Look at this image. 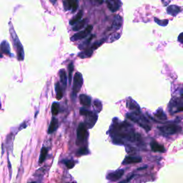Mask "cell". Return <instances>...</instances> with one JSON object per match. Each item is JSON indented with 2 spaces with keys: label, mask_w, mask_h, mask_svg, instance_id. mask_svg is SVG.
I'll list each match as a JSON object with an SVG mask.
<instances>
[{
  "label": "cell",
  "mask_w": 183,
  "mask_h": 183,
  "mask_svg": "<svg viewBox=\"0 0 183 183\" xmlns=\"http://www.w3.org/2000/svg\"><path fill=\"white\" fill-rule=\"evenodd\" d=\"M126 116L130 120L138 124L141 127L145 130V131L149 132L151 130V125L150 124V122L147 120V119L145 116L141 115L139 112L127 113Z\"/></svg>",
  "instance_id": "1"
},
{
  "label": "cell",
  "mask_w": 183,
  "mask_h": 183,
  "mask_svg": "<svg viewBox=\"0 0 183 183\" xmlns=\"http://www.w3.org/2000/svg\"><path fill=\"white\" fill-rule=\"evenodd\" d=\"M10 33L12 35V39L13 41V45L16 48V51L17 53V58L19 60L22 61L25 59V52H24V48L22 45L21 44L20 41L18 39V37L16 34V32L14 29H12V27L10 28Z\"/></svg>",
  "instance_id": "2"
},
{
  "label": "cell",
  "mask_w": 183,
  "mask_h": 183,
  "mask_svg": "<svg viewBox=\"0 0 183 183\" xmlns=\"http://www.w3.org/2000/svg\"><path fill=\"white\" fill-rule=\"evenodd\" d=\"M169 111L171 114L183 111V100L180 98H173L169 104Z\"/></svg>",
  "instance_id": "3"
},
{
  "label": "cell",
  "mask_w": 183,
  "mask_h": 183,
  "mask_svg": "<svg viewBox=\"0 0 183 183\" xmlns=\"http://www.w3.org/2000/svg\"><path fill=\"white\" fill-rule=\"evenodd\" d=\"M160 131L166 135H171V134H174L179 132L181 130L179 126L175 124H169V125H163L162 127H159Z\"/></svg>",
  "instance_id": "4"
},
{
  "label": "cell",
  "mask_w": 183,
  "mask_h": 183,
  "mask_svg": "<svg viewBox=\"0 0 183 183\" xmlns=\"http://www.w3.org/2000/svg\"><path fill=\"white\" fill-rule=\"evenodd\" d=\"M82 84H83V77L80 72H76L74 76L73 80V88H72V95H76V94L79 92L81 90Z\"/></svg>",
  "instance_id": "5"
},
{
  "label": "cell",
  "mask_w": 183,
  "mask_h": 183,
  "mask_svg": "<svg viewBox=\"0 0 183 183\" xmlns=\"http://www.w3.org/2000/svg\"><path fill=\"white\" fill-rule=\"evenodd\" d=\"M92 29H93L92 26L88 25V27H87L84 30H82V31L79 32H77V33H76L75 34H74V35L72 37L71 40L73 41V42H75V41H77V40H82V39L85 38L86 37H88L89 34L91 33Z\"/></svg>",
  "instance_id": "6"
},
{
  "label": "cell",
  "mask_w": 183,
  "mask_h": 183,
  "mask_svg": "<svg viewBox=\"0 0 183 183\" xmlns=\"http://www.w3.org/2000/svg\"><path fill=\"white\" fill-rule=\"evenodd\" d=\"M87 126L85 124L82 123H80L77 128V144H80L84 140L87 134Z\"/></svg>",
  "instance_id": "7"
},
{
  "label": "cell",
  "mask_w": 183,
  "mask_h": 183,
  "mask_svg": "<svg viewBox=\"0 0 183 183\" xmlns=\"http://www.w3.org/2000/svg\"><path fill=\"white\" fill-rule=\"evenodd\" d=\"M106 4L112 12H116L122 6L121 0H106Z\"/></svg>",
  "instance_id": "8"
},
{
  "label": "cell",
  "mask_w": 183,
  "mask_h": 183,
  "mask_svg": "<svg viewBox=\"0 0 183 183\" xmlns=\"http://www.w3.org/2000/svg\"><path fill=\"white\" fill-rule=\"evenodd\" d=\"M63 5L65 10H72V12H75L79 6V3L77 0H64L63 2Z\"/></svg>",
  "instance_id": "9"
},
{
  "label": "cell",
  "mask_w": 183,
  "mask_h": 183,
  "mask_svg": "<svg viewBox=\"0 0 183 183\" xmlns=\"http://www.w3.org/2000/svg\"><path fill=\"white\" fill-rule=\"evenodd\" d=\"M97 120V115L91 112L90 115L86 116L85 123H84V124H85L87 127L91 128L94 125H95Z\"/></svg>",
  "instance_id": "10"
},
{
  "label": "cell",
  "mask_w": 183,
  "mask_h": 183,
  "mask_svg": "<svg viewBox=\"0 0 183 183\" xmlns=\"http://www.w3.org/2000/svg\"><path fill=\"white\" fill-rule=\"evenodd\" d=\"M124 169H119V170L113 172V173H109L107 176V178L108 180H111V181H117V180L120 179V178L123 177L124 175Z\"/></svg>",
  "instance_id": "11"
},
{
  "label": "cell",
  "mask_w": 183,
  "mask_h": 183,
  "mask_svg": "<svg viewBox=\"0 0 183 183\" xmlns=\"http://www.w3.org/2000/svg\"><path fill=\"white\" fill-rule=\"evenodd\" d=\"M181 12H182L181 7L177 5H170L169 6L167 9V14L173 17L177 16V15Z\"/></svg>",
  "instance_id": "12"
},
{
  "label": "cell",
  "mask_w": 183,
  "mask_h": 183,
  "mask_svg": "<svg viewBox=\"0 0 183 183\" xmlns=\"http://www.w3.org/2000/svg\"><path fill=\"white\" fill-rule=\"evenodd\" d=\"M123 17L119 15H117L116 17H115L114 21L112 23V29L115 30V31H117V30L119 29L123 25Z\"/></svg>",
  "instance_id": "13"
},
{
  "label": "cell",
  "mask_w": 183,
  "mask_h": 183,
  "mask_svg": "<svg viewBox=\"0 0 183 183\" xmlns=\"http://www.w3.org/2000/svg\"><path fill=\"white\" fill-rule=\"evenodd\" d=\"M127 107L130 110H134L135 112H140V107L138 104L131 98H129L127 101Z\"/></svg>",
  "instance_id": "14"
},
{
  "label": "cell",
  "mask_w": 183,
  "mask_h": 183,
  "mask_svg": "<svg viewBox=\"0 0 183 183\" xmlns=\"http://www.w3.org/2000/svg\"><path fill=\"white\" fill-rule=\"evenodd\" d=\"M142 161L141 158L138 157H126L124 160L123 164V165H129V164H134V163H139Z\"/></svg>",
  "instance_id": "15"
},
{
  "label": "cell",
  "mask_w": 183,
  "mask_h": 183,
  "mask_svg": "<svg viewBox=\"0 0 183 183\" xmlns=\"http://www.w3.org/2000/svg\"><path fill=\"white\" fill-rule=\"evenodd\" d=\"M0 52H1L2 54H7V55L11 56L10 45H9L7 41L4 40L1 43V45H0Z\"/></svg>",
  "instance_id": "16"
},
{
  "label": "cell",
  "mask_w": 183,
  "mask_h": 183,
  "mask_svg": "<svg viewBox=\"0 0 183 183\" xmlns=\"http://www.w3.org/2000/svg\"><path fill=\"white\" fill-rule=\"evenodd\" d=\"M58 126H59V123H58L57 119L53 117V118L52 119L51 123H50V124H49V129H48V133L52 134V133H53L54 132H55L56 130H57Z\"/></svg>",
  "instance_id": "17"
},
{
  "label": "cell",
  "mask_w": 183,
  "mask_h": 183,
  "mask_svg": "<svg viewBox=\"0 0 183 183\" xmlns=\"http://www.w3.org/2000/svg\"><path fill=\"white\" fill-rule=\"evenodd\" d=\"M80 102L83 106L90 107L91 105V97L82 94V95H80Z\"/></svg>",
  "instance_id": "18"
},
{
  "label": "cell",
  "mask_w": 183,
  "mask_h": 183,
  "mask_svg": "<svg viewBox=\"0 0 183 183\" xmlns=\"http://www.w3.org/2000/svg\"><path fill=\"white\" fill-rule=\"evenodd\" d=\"M150 147L153 152H164L165 151L164 147L162 145H159L156 141H152L150 143Z\"/></svg>",
  "instance_id": "19"
},
{
  "label": "cell",
  "mask_w": 183,
  "mask_h": 183,
  "mask_svg": "<svg viewBox=\"0 0 183 183\" xmlns=\"http://www.w3.org/2000/svg\"><path fill=\"white\" fill-rule=\"evenodd\" d=\"M87 21H88V19H82V20H80L79 22H77L76 25H75L73 26V31L75 32H78L80 31V29H82V28L84 27V26L87 24Z\"/></svg>",
  "instance_id": "20"
},
{
  "label": "cell",
  "mask_w": 183,
  "mask_h": 183,
  "mask_svg": "<svg viewBox=\"0 0 183 183\" xmlns=\"http://www.w3.org/2000/svg\"><path fill=\"white\" fill-rule=\"evenodd\" d=\"M60 81H61V82H62V84L63 85V87H64V88H66L67 77L65 69H62L60 71Z\"/></svg>",
  "instance_id": "21"
},
{
  "label": "cell",
  "mask_w": 183,
  "mask_h": 183,
  "mask_svg": "<svg viewBox=\"0 0 183 183\" xmlns=\"http://www.w3.org/2000/svg\"><path fill=\"white\" fill-rule=\"evenodd\" d=\"M93 51L94 50L91 49V48H90V49H87L82 52H80L78 56H79V57L82 58V59L90 57V56H91V54H92V53H93Z\"/></svg>",
  "instance_id": "22"
},
{
  "label": "cell",
  "mask_w": 183,
  "mask_h": 183,
  "mask_svg": "<svg viewBox=\"0 0 183 183\" xmlns=\"http://www.w3.org/2000/svg\"><path fill=\"white\" fill-rule=\"evenodd\" d=\"M82 14H83V12H82V10H80L79 12L77 13V14L76 15V16L72 18L69 21V24H70L71 25L74 26L75 25H76L77 22H79V21L81 20L82 17Z\"/></svg>",
  "instance_id": "23"
},
{
  "label": "cell",
  "mask_w": 183,
  "mask_h": 183,
  "mask_svg": "<svg viewBox=\"0 0 183 183\" xmlns=\"http://www.w3.org/2000/svg\"><path fill=\"white\" fill-rule=\"evenodd\" d=\"M55 91H56V97L58 100H60L63 97V91L61 88L60 84L59 82L55 84Z\"/></svg>",
  "instance_id": "24"
},
{
  "label": "cell",
  "mask_w": 183,
  "mask_h": 183,
  "mask_svg": "<svg viewBox=\"0 0 183 183\" xmlns=\"http://www.w3.org/2000/svg\"><path fill=\"white\" fill-rule=\"evenodd\" d=\"M154 116L158 117V119H161V120H165V119H167L166 115L165 114L164 111L162 109H159V110H157V112L154 113Z\"/></svg>",
  "instance_id": "25"
},
{
  "label": "cell",
  "mask_w": 183,
  "mask_h": 183,
  "mask_svg": "<svg viewBox=\"0 0 183 183\" xmlns=\"http://www.w3.org/2000/svg\"><path fill=\"white\" fill-rule=\"evenodd\" d=\"M47 152H48V150L46 147H42V150H41V152H40V163H42L45 160V158L46 157L47 155Z\"/></svg>",
  "instance_id": "26"
},
{
  "label": "cell",
  "mask_w": 183,
  "mask_h": 183,
  "mask_svg": "<svg viewBox=\"0 0 183 183\" xmlns=\"http://www.w3.org/2000/svg\"><path fill=\"white\" fill-rule=\"evenodd\" d=\"M60 111V104L57 102H54L52 105V113L53 115H58Z\"/></svg>",
  "instance_id": "27"
},
{
  "label": "cell",
  "mask_w": 183,
  "mask_h": 183,
  "mask_svg": "<svg viewBox=\"0 0 183 183\" xmlns=\"http://www.w3.org/2000/svg\"><path fill=\"white\" fill-rule=\"evenodd\" d=\"M154 21L158 24V25L162 26V27H165V26H167V25H168V19H164V20H160V19H159L158 18H154Z\"/></svg>",
  "instance_id": "28"
},
{
  "label": "cell",
  "mask_w": 183,
  "mask_h": 183,
  "mask_svg": "<svg viewBox=\"0 0 183 183\" xmlns=\"http://www.w3.org/2000/svg\"><path fill=\"white\" fill-rule=\"evenodd\" d=\"M105 40H106V39H102V40H99V41H98V42H95V44H94L92 46H91V49H92L93 50L94 49H97L98 47H100V46H101L102 44H103V43L105 42Z\"/></svg>",
  "instance_id": "29"
},
{
  "label": "cell",
  "mask_w": 183,
  "mask_h": 183,
  "mask_svg": "<svg viewBox=\"0 0 183 183\" xmlns=\"http://www.w3.org/2000/svg\"><path fill=\"white\" fill-rule=\"evenodd\" d=\"M120 36H121V34H119V33H115V34H112V35L110 36V41H109V42H115V41L119 40V37H120Z\"/></svg>",
  "instance_id": "30"
},
{
  "label": "cell",
  "mask_w": 183,
  "mask_h": 183,
  "mask_svg": "<svg viewBox=\"0 0 183 183\" xmlns=\"http://www.w3.org/2000/svg\"><path fill=\"white\" fill-rule=\"evenodd\" d=\"M64 164L65 165H66L68 169H72L73 168L74 166H75V162H74V161L72 160H66L64 161Z\"/></svg>",
  "instance_id": "31"
},
{
  "label": "cell",
  "mask_w": 183,
  "mask_h": 183,
  "mask_svg": "<svg viewBox=\"0 0 183 183\" xmlns=\"http://www.w3.org/2000/svg\"><path fill=\"white\" fill-rule=\"evenodd\" d=\"M80 115H83V116L86 117V116H88V115H90L91 113V111H89L88 110H86V109L82 108V109H80Z\"/></svg>",
  "instance_id": "32"
},
{
  "label": "cell",
  "mask_w": 183,
  "mask_h": 183,
  "mask_svg": "<svg viewBox=\"0 0 183 183\" xmlns=\"http://www.w3.org/2000/svg\"><path fill=\"white\" fill-rule=\"evenodd\" d=\"M88 153V150L86 147H84L80 148V149L79 150V151H78V152H77L78 155H83V154H86Z\"/></svg>",
  "instance_id": "33"
},
{
  "label": "cell",
  "mask_w": 183,
  "mask_h": 183,
  "mask_svg": "<svg viewBox=\"0 0 183 183\" xmlns=\"http://www.w3.org/2000/svg\"><path fill=\"white\" fill-rule=\"evenodd\" d=\"M73 69H74L73 63L72 62L69 65V82H71V80H72V75Z\"/></svg>",
  "instance_id": "34"
},
{
  "label": "cell",
  "mask_w": 183,
  "mask_h": 183,
  "mask_svg": "<svg viewBox=\"0 0 183 183\" xmlns=\"http://www.w3.org/2000/svg\"><path fill=\"white\" fill-rule=\"evenodd\" d=\"M94 104H95V107L96 108H97V110H98V111H101V110H102V103L101 102H100L99 100H95V102H94Z\"/></svg>",
  "instance_id": "35"
},
{
  "label": "cell",
  "mask_w": 183,
  "mask_h": 183,
  "mask_svg": "<svg viewBox=\"0 0 183 183\" xmlns=\"http://www.w3.org/2000/svg\"><path fill=\"white\" fill-rule=\"evenodd\" d=\"M134 177V175H130L129 177L128 178H127V179L126 180H123V181H122V182H120L119 183H128L129 182L130 180H131L132 178H133Z\"/></svg>",
  "instance_id": "36"
},
{
  "label": "cell",
  "mask_w": 183,
  "mask_h": 183,
  "mask_svg": "<svg viewBox=\"0 0 183 183\" xmlns=\"http://www.w3.org/2000/svg\"><path fill=\"white\" fill-rule=\"evenodd\" d=\"M171 0H162V3L163 6H167L169 4Z\"/></svg>",
  "instance_id": "37"
},
{
  "label": "cell",
  "mask_w": 183,
  "mask_h": 183,
  "mask_svg": "<svg viewBox=\"0 0 183 183\" xmlns=\"http://www.w3.org/2000/svg\"><path fill=\"white\" fill-rule=\"evenodd\" d=\"M178 41L180 43H182V44H183V32L182 33H181L179 35V37H178Z\"/></svg>",
  "instance_id": "38"
},
{
  "label": "cell",
  "mask_w": 183,
  "mask_h": 183,
  "mask_svg": "<svg viewBox=\"0 0 183 183\" xmlns=\"http://www.w3.org/2000/svg\"><path fill=\"white\" fill-rule=\"evenodd\" d=\"M49 1L51 2L52 4H55L56 2V0H49Z\"/></svg>",
  "instance_id": "39"
},
{
  "label": "cell",
  "mask_w": 183,
  "mask_h": 183,
  "mask_svg": "<svg viewBox=\"0 0 183 183\" xmlns=\"http://www.w3.org/2000/svg\"><path fill=\"white\" fill-rule=\"evenodd\" d=\"M182 97H183V91H182Z\"/></svg>",
  "instance_id": "40"
},
{
  "label": "cell",
  "mask_w": 183,
  "mask_h": 183,
  "mask_svg": "<svg viewBox=\"0 0 183 183\" xmlns=\"http://www.w3.org/2000/svg\"><path fill=\"white\" fill-rule=\"evenodd\" d=\"M0 109H1V102H0Z\"/></svg>",
  "instance_id": "41"
},
{
  "label": "cell",
  "mask_w": 183,
  "mask_h": 183,
  "mask_svg": "<svg viewBox=\"0 0 183 183\" xmlns=\"http://www.w3.org/2000/svg\"><path fill=\"white\" fill-rule=\"evenodd\" d=\"M31 183H36L35 182H31Z\"/></svg>",
  "instance_id": "42"
},
{
  "label": "cell",
  "mask_w": 183,
  "mask_h": 183,
  "mask_svg": "<svg viewBox=\"0 0 183 183\" xmlns=\"http://www.w3.org/2000/svg\"><path fill=\"white\" fill-rule=\"evenodd\" d=\"M72 183H75V182H72Z\"/></svg>",
  "instance_id": "43"
}]
</instances>
